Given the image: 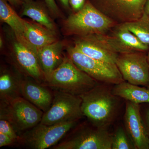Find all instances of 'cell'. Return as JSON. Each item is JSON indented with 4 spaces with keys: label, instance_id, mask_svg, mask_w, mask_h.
<instances>
[{
    "label": "cell",
    "instance_id": "obj_1",
    "mask_svg": "<svg viewBox=\"0 0 149 149\" xmlns=\"http://www.w3.org/2000/svg\"><path fill=\"white\" fill-rule=\"evenodd\" d=\"M109 85L97 84L80 96L83 116L97 128L107 129L118 114L120 98L113 93Z\"/></svg>",
    "mask_w": 149,
    "mask_h": 149
},
{
    "label": "cell",
    "instance_id": "obj_2",
    "mask_svg": "<svg viewBox=\"0 0 149 149\" xmlns=\"http://www.w3.org/2000/svg\"><path fill=\"white\" fill-rule=\"evenodd\" d=\"M48 85L56 91L80 96L97 85V82L81 70L70 58H63L61 64L46 79Z\"/></svg>",
    "mask_w": 149,
    "mask_h": 149
},
{
    "label": "cell",
    "instance_id": "obj_3",
    "mask_svg": "<svg viewBox=\"0 0 149 149\" xmlns=\"http://www.w3.org/2000/svg\"><path fill=\"white\" fill-rule=\"evenodd\" d=\"M117 24L89 1L65 22L68 32L79 37L107 34Z\"/></svg>",
    "mask_w": 149,
    "mask_h": 149
},
{
    "label": "cell",
    "instance_id": "obj_4",
    "mask_svg": "<svg viewBox=\"0 0 149 149\" xmlns=\"http://www.w3.org/2000/svg\"><path fill=\"white\" fill-rule=\"evenodd\" d=\"M68 52L75 65L97 82L115 85L124 81L116 64L92 58L74 47H70Z\"/></svg>",
    "mask_w": 149,
    "mask_h": 149
},
{
    "label": "cell",
    "instance_id": "obj_5",
    "mask_svg": "<svg viewBox=\"0 0 149 149\" xmlns=\"http://www.w3.org/2000/svg\"><path fill=\"white\" fill-rule=\"evenodd\" d=\"M80 96L56 91L50 108L43 114L40 123L47 125L77 121L83 116Z\"/></svg>",
    "mask_w": 149,
    "mask_h": 149
},
{
    "label": "cell",
    "instance_id": "obj_6",
    "mask_svg": "<svg viewBox=\"0 0 149 149\" xmlns=\"http://www.w3.org/2000/svg\"><path fill=\"white\" fill-rule=\"evenodd\" d=\"M147 0H91L96 8L116 24L135 21L144 13Z\"/></svg>",
    "mask_w": 149,
    "mask_h": 149
},
{
    "label": "cell",
    "instance_id": "obj_7",
    "mask_svg": "<svg viewBox=\"0 0 149 149\" xmlns=\"http://www.w3.org/2000/svg\"><path fill=\"white\" fill-rule=\"evenodd\" d=\"M5 103L8 105L6 116L1 118L9 121L15 130L31 129L41 122L43 112L26 99L19 97Z\"/></svg>",
    "mask_w": 149,
    "mask_h": 149
},
{
    "label": "cell",
    "instance_id": "obj_8",
    "mask_svg": "<svg viewBox=\"0 0 149 149\" xmlns=\"http://www.w3.org/2000/svg\"><path fill=\"white\" fill-rule=\"evenodd\" d=\"M116 64L124 81L147 86L149 83V64L145 52L119 54Z\"/></svg>",
    "mask_w": 149,
    "mask_h": 149
},
{
    "label": "cell",
    "instance_id": "obj_9",
    "mask_svg": "<svg viewBox=\"0 0 149 149\" xmlns=\"http://www.w3.org/2000/svg\"><path fill=\"white\" fill-rule=\"evenodd\" d=\"M77 121L52 125L39 123L24 134L23 141L31 148L45 149L55 145L76 125Z\"/></svg>",
    "mask_w": 149,
    "mask_h": 149
},
{
    "label": "cell",
    "instance_id": "obj_10",
    "mask_svg": "<svg viewBox=\"0 0 149 149\" xmlns=\"http://www.w3.org/2000/svg\"><path fill=\"white\" fill-rule=\"evenodd\" d=\"M112 134L107 128H86L54 147L55 149H111Z\"/></svg>",
    "mask_w": 149,
    "mask_h": 149
},
{
    "label": "cell",
    "instance_id": "obj_11",
    "mask_svg": "<svg viewBox=\"0 0 149 149\" xmlns=\"http://www.w3.org/2000/svg\"><path fill=\"white\" fill-rule=\"evenodd\" d=\"M109 34L100 35L113 52L118 54L146 52L149 47L142 43L123 24L116 25Z\"/></svg>",
    "mask_w": 149,
    "mask_h": 149
},
{
    "label": "cell",
    "instance_id": "obj_12",
    "mask_svg": "<svg viewBox=\"0 0 149 149\" xmlns=\"http://www.w3.org/2000/svg\"><path fill=\"white\" fill-rule=\"evenodd\" d=\"M124 122L125 130L136 149H149V137L139 104L126 102Z\"/></svg>",
    "mask_w": 149,
    "mask_h": 149
},
{
    "label": "cell",
    "instance_id": "obj_13",
    "mask_svg": "<svg viewBox=\"0 0 149 149\" xmlns=\"http://www.w3.org/2000/svg\"><path fill=\"white\" fill-rule=\"evenodd\" d=\"M74 42L77 49L92 58L116 64L119 54L113 52L100 35L79 37Z\"/></svg>",
    "mask_w": 149,
    "mask_h": 149
},
{
    "label": "cell",
    "instance_id": "obj_14",
    "mask_svg": "<svg viewBox=\"0 0 149 149\" xmlns=\"http://www.w3.org/2000/svg\"><path fill=\"white\" fill-rule=\"evenodd\" d=\"M13 49L17 61L25 72L37 81L43 80L45 75L36 54L17 41L14 43Z\"/></svg>",
    "mask_w": 149,
    "mask_h": 149
},
{
    "label": "cell",
    "instance_id": "obj_15",
    "mask_svg": "<svg viewBox=\"0 0 149 149\" xmlns=\"http://www.w3.org/2000/svg\"><path fill=\"white\" fill-rule=\"evenodd\" d=\"M20 93L24 99L45 112L50 107L53 100L47 89L29 80L22 81Z\"/></svg>",
    "mask_w": 149,
    "mask_h": 149
},
{
    "label": "cell",
    "instance_id": "obj_16",
    "mask_svg": "<svg viewBox=\"0 0 149 149\" xmlns=\"http://www.w3.org/2000/svg\"><path fill=\"white\" fill-rule=\"evenodd\" d=\"M25 37L37 56L40 49L56 42L55 32L38 23L25 20Z\"/></svg>",
    "mask_w": 149,
    "mask_h": 149
},
{
    "label": "cell",
    "instance_id": "obj_17",
    "mask_svg": "<svg viewBox=\"0 0 149 149\" xmlns=\"http://www.w3.org/2000/svg\"><path fill=\"white\" fill-rule=\"evenodd\" d=\"M9 3L7 0H0L1 20L11 27L15 35L17 41L32 50L35 53L34 49L25 38V20L19 16Z\"/></svg>",
    "mask_w": 149,
    "mask_h": 149
},
{
    "label": "cell",
    "instance_id": "obj_18",
    "mask_svg": "<svg viewBox=\"0 0 149 149\" xmlns=\"http://www.w3.org/2000/svg\"><path fill=\"white\" fill-rule=\"evenodd\" d=\"M63 46L62 42L57 41L42 48L38 52L37 57L45 80L63 61Z\"/></svg>",
    "mask_w": 149,
    "mask_h": 149
},
{
    "label": "cell",
    "instance_id": "obj_19",
    "mask_svg": "<svg viewBox=\"0 0 149 149\" xmlns=\"http://www.w3.org/2000/svg\"><path fill=\"white\" fill-rule=\"evenodd\" d=\"M112 92L115 95L126 101L137 104H149V89L141 87L123 81L115 85L112 88Z\"/></svg>",
    "mask_w": 149,
    "mask_h": 149
},
{
    "label": "cell",
    "instance_id": "obj_20",
    "mask_svg": "<svg viewBox=\"0 0 149 149\" xmlns=\"http://www.w3.org/2000/svg\"><path fill=\"white\" fill-rule=\"evenodd\" d=\"M22 15L28 17L47 29L55 32V24L42 4L34 1L23 3Z\"/></svg>",
    "mask_w": 149,
    "mask_h": 149
},
{
    "label": "cell",
    "instance_id": "obj_21",
    "mask_svg": "<svg viewBox=\"0 0 149 149\" xmlns=\"http://www.w3.org/2000/svg\"><path fill=\"white\" fill-rule=\"evenodd\" d=\"M22 80H17L8 72H3L0 76V96L3 101L8 102L19 97Z\"/></svg>",
    "mask_w": 149,
    "mask_h": 149
},
{
    "label": "cell",
    "instance_id": "obj_22",
    "mask_svg": "<svg viewBox=\"0 0 149 149\" xmlns=\"http://www.w3.org/2000/svg\"><path fill=\"white\" fill-rule=\"evenodd\" d=\"M142 43L149 47V16L144 12L135 21L123 24Z\"/></svg>",
    "mask_w": 149,
    "mask_h": 149
},
{
    "label": "cell",
    "instance_id": "obj_23",
    "mask_svg": "<svg viewBox=\"0 0 149 149\" xmlns=\"http://www.w3.org/2000/svg\"><path fill=\"white\" fill-rule=\"evenodd\" d=\"M136 149L125 128L118 127L112 134L111 149Z\"/></svg>",
    "mask_w": 149,
    "mask_h": 149
},
{
    "label": "cell",
    "instance_id": "obj_24",
    "mask_svg": "<svg viewBox=\"0 0 149 149\" xmlns=\"http://www.w3.org/2000/svg\"><path fill=\"white\" fill-rule=\"evenodd\" d=\"M0 133L10 136L15 141L18 139L12 125L9 121L4 118H1L0 120Z\"/></svg>",
    "mask_w": 149,
    "mask_h": 149
},
{
    "label": "cell",
    "instance_id": "obj_25",
    "mask_svg": "<svg viewBox=\"0 0 149 149\" xmlns=\"http://www.w3.org/2000/svg\"><path fill=\"white\" fill-rule=\"evenodd\" d=\"M46 5L52 13L56 16H58L60 11L55 0H45Z\"/></svg>",
    "mask_w": 149,
    "mask_h": 149
},
{
    "label": "cell",
    "instance_id": "obj_26",
    "mask_svg": "<svg viewBox=\"0 0 149 149\" xmlns=\"http://www.w3.org/2000/svg\"><path fill=\"white\" fill-rule=\"evenodd\" d=\"M70 4L75 12L83 8L85 4V0H69Z\"/></svg>",
    "mask_w": 149,
    "mask_h": 149
},
{
    "label": "cell",
    "instance_id": "obj_27",
    "mask_svg": "<svg viewBox=\"0 0 149 149\" xmlns=\"http://www.w3.org/2000/svg\"><path fill=\"white\" fill-rule=\"evenodd\" d=\"M15 141L10 136L4 133H0V147L8 146L13 143Z\"/></svg>",
    "mask_w": 149,
    "mask_h": 149
},
{
    "label": "cell",
    "instance_id": "obj_28",
    "mask_svg": "<svg viewBox=\"0 0 149 149\" xmlns=\"http://www.w3.org/2000/svg\"><path fill=\"white\" fill-rule=\"evenodd\" d=\"M10 4L14 6H18L20 5L23 4V2L21 0H7Z\"/></svg>",
    "mask_w": 149,
    "mask_h": 149
},
{
    "label": "cell",
    "instance_id": "obj_29",
    "mask_svg": "<svg viewBox=\"0 0 149 149\" xmlns=\"http://www.w3.org/2000/svg\"><path fill=\"white\" fill-rule=\"evenodd\" d=\"M144 12L149 16V0H147L144 6Z\"/></svg>",
    "mask_w": 149,
    "mask_h": 149
},
{
    "label": "cell",
    "instance_id": "obj_30",
    "mask_svg": "<svg viewBox=\"0 0 149 149\" xmlns=\"http://www.w3.org/2000/svg\"><path fill=\"white\" fill-rule=\"evenodd\" d=\"M146 128L147 132H148V134L149 137V110L147 112L146 115Z\"/></svg>",
    "mask_w": 149,
    "mask_h": 149
},
{
    "label": "cell",
    "instance_id": "obj_31",
    "mask_svg": "<svg viewBox=\"0 0 149 149\" xmlns=\"http://www.w3.org/2000/svg\"><path fill=\"white\" fill-rule=\"evenodd\" d=\"M63 6L66 8H69V0H60Z\"/></svg>",
    "mask_w": 149,
    "mask_h": 149
},
{
    "label": "cell",
    "instance_id": "obj_32",
    "mask_svg": "<svg viewBox=\"0 0 149 149\" xmlns=\"http://www.w3.org/2000/svg\"><path fill=\"white\" fill-rule=\"evenodd\" d=\"M3 41L1 37L0 38V47L1 48L3 47Z\"/></svg>",
    "mask_w": 149,
    "mask_h": 149
},
{
    "label": "cell",
    "instance_id": "obj_33",
    "mask_svg": "<svg viewBox=\"0 0 149 149\" xmlns=\"http://www.w3.org/2000/svg\"><path fill=\"white\" fill-rule=\"evenodd\" d=\"M23 3L27 2L30 1H33V0H21Z\"/></svg>",
    "mask_w": 149,
    "mask_h": 149
},
{
    "label": "cell",
    "instance_id": "obj_34",
    "mask_svg": "<svg viewBox=\"0 0 149 149\" xmlns=\"http://www.w3.org/2000/svg\"><path fill=\"white\" fill-rule=\"evenodd\" d=\"M147 58H148V63L149 64V52L148 54L147 55Z\"/></svg>",
    "mask_w": 149,
    "mask_h": 149
},
{
    "label": "cell",
    "instance_id": "obj_35",
    "mask_svg": "<svg viewBox=\"0 0 149 149\" xmlns=\"http://www.w3.org/2000/svg\"><path fill=\"white\" fill-rule=\"evenodd\" d=\"M148 89H149V83L148 85Z\"/></svg>",
    "mask_w": 149,
    "mask_h": 149
}]
</instances>
